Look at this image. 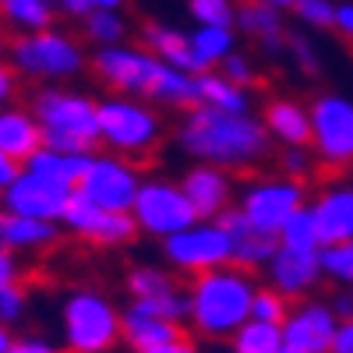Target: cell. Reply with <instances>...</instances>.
<instances>
[{"mask_svg":"<svg viewBox=\"0 0 353 353\" xmlns=\"http://www.w3.org/2000/svg\"><path fill=\"white\" fill-rule=\"evenodd\" d=\"M88 163V152H64V149H50V145H39V149L28 156L21 166L28 170H39L46 176H53V181H64L71 188H78V176Z\"/></svg>","mask_w":353,"mask_h":353,"instance_id":"30","label":"cell"},{"mask_svg":"<svg viewBox=\"0 0 353 353\" xmlns=\"http://www.w3.org/2000/svg\"><path fill=\"white\" fill-rule=\"evenodd\" d=\"M88 53L85 39L61 21L39 32H18L8 43V61L28 85H74L88 71Z\"/></svg>","mask_w":353,"mask_h":353,"instance_id":"4","label":"cell"},{"mask_svg":"<svg viewBox=\"0 0 353 353\" xmlns=\"http://www.w3.org/2000/svg\"><path fill=\"white\" fill-rule=\"evenodd\" d=\"M53 4H57V18L81 25V21H85V14L96 8V0H53Z\"/></svg>","mask_w":353,"mask_h":353,"instance_id":"44","label":"cell"},{"mask_svg":"<svg viewBox=\"0 0 353 353\" xmlns=\"http://www.w3.org/2000/svg\"><path fill=\"white\" fill-rule=\"evenodd\" d=\"M134 353H198V346L191 339H176V343H166V346H152V350H134Z\"/></svg>","mask_w":353,"mask_h":353,"instance_id":"48","label":"cell"},{"mask_svg":"<svg viewBox=\"0 0 353 353\" xmlns=\"http://www.w3.org/2000/svg\"><path fill=\"white\" fill-rule=\"evenodd\" d=\"M336 325H339V314L332 311V304L304 297L283 318V343L297 350H311V353H329Z\"/></svg>","mask_w":353,"mask_h":353,"instance_id":"17","label":"cell"},{"mask_svg":"<svg viewBox=\"0 0 353 353\" xmlns=\"http://www.w3.org/2000/svg\"><path fill=\"white\" fill-rule=\"evenodd\" d=\"M332 311H336L339 318H350V314H353V290H346V293H336Z\"/></svg>","mask_w":353,"mask_h":353,"instance_id":"50","label":"cell"},{"mask_svg":"<svg viewBox=\"0 0 353 353\" xmlns=\"http://www.w3.org/2000/svg\"><path fill=\"white\" fill-rule=\"evenodd\" d=\"M159 244H163L166 265L173 272L188 276V279L233 261V241H230V233L219 219H194L191 226L170 233Z\"/></svg>","mask_w":353,"mask_h":353,"instance_id":"11","label":"cell"},{"mask_svg":"<svg viewBox=\"0 0 353 353\" xmlns=\"http://www.w3.org/2000/svg\"><path fill=\"white\" fill-rule=\"evenodd\" d=\"M265 4H272V8H279V11H293V4H297V0H265Z\"/></svg>","mask_w":353,"mask_h":353,"instance_id":"53","label":"cell"},{"mask_svg":"<svg viewBox=\"0 0 353 353\" xmlns=\"http://www.w3.org/2000/svg\"><path fill=\"white\" fill-rule=\"evenodd\" d=\"M226 343H230V353H279L283 350V325L248 318Z\"/></svg>","mask_w":353,"mask_h":353,"instance_id":"32","label":"cell"},{"mask_svg":"<svg viewBox=\"0 0 353 353\" xmlns=\"http://www.w3.org/2000/svg\"><path fill=\"white\" fill-rule=\"evenodd\" d=\"M88 74H92L106 92H124V96H141L156 103L159 110L184 113L201 103L198 74L173 68L141 43H113V46H92L88 53Z\"/></svg>","mask_w":353,"mask_h":353,"instance_id":"2","label":"cell"},{"mask_svg":"<svg viewBox=\"0 0 353 353\" xmlns=\"http://www.w3.org/2000/svg\"><path fill=\"white\" fill-rule=\"evenodd\" d=\"M258 117H261L265 131H269V138L279 149H286V145H311V110H307V103L276 92L261 103Z\"/></svg>","mask_w":353,"mask_h":353,"instance_id":"20","label":"cell"},{"mask_svg":"<svg viewBox=\"0 0 353 353\" xmlns=\"http://www.w3.org/2000/svg\"><path fill=\"white\" fill-rule=\"evenodd\" d=\"M61 223H50V219H32V216H18L0 209V244L11 248L18 258L21 254H43L50 248H57L61 241Z\"/></svg>","mask_w":353,"mask_h":353,"instance_id":"22","label":"cell"},{"mask_svg":"<svg viewBox=\"0 0 353 353\" xmlns=\"http://www.w3.org/2000/svg\"><path fill=\"white\" fill-rule=\"evenodd\" d=\"M181 286L173 276L170 265H156V261H134L131 269L124 272V290L131 301H149V297H159V293Z\"/></svg>","mask_w":353,"mask_h":353,"instance_id":"31","label":"cell"},{"mask_svg":"<svg viewBox=\"0 0 353 353\" xmlns=\"http://www.w3.org/2000/svg\"><path fill=\"white\" fill-rule=\"evenodd\" d=\"M241 0H188V14L194 25H233Z\"/></svg>","mask_w":353,"mask_h":353,"instance_id":"35","label":"cell"},{"mask_svg":"<svg viewBox=\"0 0 353 353\" xmlns=\"http://www.w3.org/2000/svg\"><path fill=\"white\" fill-rule=\"evenodd\" d=\"M71 194H74L71 184L53 181V176H46L39 170L18 166L14 181L0 191V209L18 212V216H32V219L61 223V212H64V205H68Z\"/></svg>","mask_w":353,"mask_h":353,"instance_id":"14","label":"cell"},{"mask_svg":"<svg viewBox=\"0 0 353 353\" xmlns=\"http://www.w3.org/2000/svg\"><path fill=\"white\" fill-rule=\"evenodd\" d=\"M188 36H191V50H194V61L201 71L219 68L241 46V32L233 25H194L188 28Z\"/></svg>","mask_w":353,"mask_h":353,"instance_id":"26","label":"cell"},{"mask_svg":"<svg viewBox=\"0 0 353 353\" xmlns=\"http://www.w3.org/2000/svg\"><path fill=\"white\" fill-rule=\"evenodd\" d=\"M131 36V21L121 8H92L81 21V39L88 46H113Z\"/></svg>","mask_w":353,"mask_h":353,"instance_id":"29","label":"cell"},{"mask_svg":"<svg viewBox=\"0 0 353 353\" xmlns=\"http://www.w3.org/2000/svg\"><path fill=\"white\" fill-rule=\"evenodd\" d=\"M99 149L121 152L131 159H149L166 141V110L141 96L106 92L99 99Z\"/></svg>","mask_w":353,"mask_h":353,"instance_id":"6","label":"cell"},{"mask_svg":"<svg viewBox=\"0 0 353 353\" xmlns=\"http://www.w3.org/2000/svg\"><path fill=\"white\" fill-rule=\"evenodd\" d=\"M181 188L191 198L198 219H219L226 209L237 205V173L212 166V163H188L181 173Z\"/></svg>","mask_w":353,"mask_h":353,"instance_id":"15","label":"cell"},{"mask_svg":"<svg viewBox=\"0 0 353 353\" xmlns=\"http://www.w3.org/2000/svg\"><path fill=\"white\" fill-rule=\"evenodd\" d=\"M279 353H311V350H297V346H286V343H283V350H279Z\"/></svg>","mask_w":353,"mask_h":353,"instance_id":"55","label":"cell"},{"mask_svg":"<svg viewBox=\"0 0 353 353\" xmlns=\"http://www.w3.org/2000/svg\"><path fill=\"white\" fill-rule=\"evenodd\" d=\"M43 145L64 152H92L99 149V99L74 85H36L28 96Z\"/></svg>","mask_w":353,"mask_h":353,"instance_id":"5","label":"cell"},{"mask_svg":"<svg viewBox=\"0 0 353 353\" xmlns=\"http://www.w3.org/2000/svg\"><path fill=\"white\" fill-rule=\"evenodd\" d=\"M254 272L241 265H219V269L198 272L188 283V321L184 325L209 343H223L251 318L254 301Z\"/></svg>","mask_w":353,"mask_h":353,"instance_id":"3","label":"cell"},{"mask_svg":"<svg viewBox=\"0 0 353 353\" xmlns=\"http://www.w3.org/2000/svg\"><path fill=\"white\" fill-rule=\"evenodd\" d=\"M332 32H339L346 43H353V0H336V18Z\"/></svg>","mask_w":353,"mask_h":353,"instance_id":"46","label":"cell"},{"mask_svg":"<svg viewBox=\"0 0 353 353\" xmlns=\"http://www.w3.org/2000/svg\"><path fill=\"white\" fill-rule=\"evenodd\" d=\"M121 311L110 293L78 286L61 301V346L68 353H113L121 346Z\"/></svg>","mask_w":353,"mask_h":353,"instance_id":"7","label":"cell"},{"mask_svg":"<svg viewBox=\"0 0 353 353\" xmlns=\"http://www.w3.org/2000/svg\"><path fill=\"white\" fill-rule=\"evenodd\" d=\"M311 216L321 233V248L353 237V181H329L311 194Z\"/></svg>","mask_w":353,"mask_h":353,"instance_id":"19","label":"cell"},{"mask_svg":"<svg viewBox=\"0 0 353 353\" xmlns=\"http://www.w3.org/2000/svg\"><path fill=\"white\" fill-rule=\"evenodd\" d=\"M43 145L39 121L28 103H4L0 106V152H8L14 163H25Z\"/></svg>","mask_w":353,"mask_h":353,"instance_id":"24","label":"cell"},{"mask_svg":"<svg viewBox=\"0 0 353 353\" xmlns=\"http://www.w3.org/2000/svg\"><path fill=\"white\" fill-rule=\"evenodd\" d=\"M57 21L53 0H0V25L8 36L18 32H39V28Z\"/></svg>","mask_w":353,"mask_h":353,"instance_id":"28","label":"cell"},{"mask_svg":"<svg viewBox=\"0 0 353 353\" xmlns=\"http://www.w3.org/2000/svg\"><path fill=\"white\" fill-rule=\"evenodd\" d=\"M4 353H68V350L46 336H14Z\"/></svg>","mask_w":353,"mask_h":353,"instance_id":"42","label":"cell"},{"mask_svg":"<svg viewBox=\"0 0 353 353\" xmlns=\"http://www.w3.org/2000/svg\"><path fill=\"white\" fill-rule=\"evenodd\" d=\"M265 283L279 290L286 301H304L321 286L325 272H321L318 251H293V248H276V254L265 265Z\"/></svg>","mask_w":353,"mask_h":353,"instance_id":"16","label":"cell"},{"mask_svg":"<svg viewBox=\"0 0 353 353\" xmlns=\"http://www.w3.org/2000/svg\"><path fill=\"white\" fill-rule=\"evenodd\" d=\"M131 219L141 237L166 241L170 233L191 226L198 219V212L181 188V176H159V173L149 176L145 173V181L131 201Z\"/></svg>","mask_w":353,"mask_h":353,"instance_id":"8","label":"cell"},{"mask_svg":"<svg viewBox=\"0 0 353 353\" xmlns=\"http://www.w3.org/2000/svg\"><path fill=\"white\" fill-rule=\"evenodd\" d=\"M311 110V152L321 166H353V99L343 92H321Z\"/></svg>","mask_w":353,"mask_h":353,"instance_id":"12","label":"cell"},{"mask_svg":"<svg viewBox=\"0 0 353 353\" xmlns=\"http://www.w3.org/2000/svg\"><path fill=\"white\" fill-rule=\"evenodd\" d=\"M8 43H11V36L0 32V61H8Z\"/></svg>","mask_w":353,"mask_h":353,"instance_id":"54","label":"cell"},{"mask_svg":"<svg viewBox=\"0 0 353 353\" xmlns=\"http://www.w3.org/2000/svg\"><path fill=\"white\" fill-rule=\"evenodd\" d=\"M18 166H21V163H14V159H11L8 152H0V191H4V188H8L11 181H14Z\"/></svg>","mask_w":353,"mask_h":353,"instance_id":"49","label":"cell"},{"mask_svg":"<svg viewBox=\"0 0 353 353\" xmlns=\"http://www.w3.org/2000/svg\"><path fill=\"white\" fill-rule=\"evenodd\" d=\"M173 145L188 163H212L233 173L258 170L261 163L272 159L276 149L258 113H226L205 103L176 117Z\"/></svg>","mask_w":353,"mask_h":353,"instance_id":"1","label":"cell"},{"mask_svg":"<svg viewBox=\"0 0 353 353\" xmlns=\"http://www.w3.org/2000/svg\"><path fill=\"white\" fill-rule=\"evenodd\" d=\"M286 57L293 64H297V71L304 74H318L321 71V50L318 43L311 39V32H290L286 36Z\"/></svg>","mask_w":353,"mask_h":353,"instance_id":"36","label":"cell"},{"mask_svg":"<svg viewBox=\"0 0 353 353\" xmlns=\"http://www.w3.org/2000/svg\"><path fill=\"white\" fill-rule=\"evenodd\" d=\"M219 223L226 226L230 241H233V265L251 269V272H258V269H265V265H269V258H272L276 248H279V237H276V233L251 226L237 209H226V212L219 216Z\"/></svg>","mask_w":353,"mask_h":353,"instance_id":"21","label":"cell"},{"mask_svg":"<svg viewBox=\"0 0 353 353\" xmlns=\"http://www.w3.org/2000/svg\"><path fill=\"white\" fill-rule=\"evenodd\" d=\"M311 191L304 181L297 176H286V173H261V176H251L237 188V209L251 226L258 230H269V233H279L283 223L307 205Z\"/></svg>","mask_w":353,"mask_h":353,"instance_id":"9","label":"cell"},{"mask_svg":"<svg viewBox=\"0 0 353 353\" xmlns=\"http://www.w3.org/2000/svg\"><path fill=\"white\" fill-rule=\"evenodd\" d=\"M61 230L71 233L74 241H88L96 248H106V251H121V248H131L141 233L131 219V212H113V209H103L92 198H85L81 191H74L61 212Z\"/></svg>","mask_w":353,"mask_h":353,"instance_id":"13","label":"cell"},{"mask_svg":"<svg viewBox=\"0 0 353 353\" xmlns=\"http://www.w3.org/2000/svg\"><path fill=\"white\" fill-rule=\"evenodd\" d=\"M233 28L254 43V50L261 57H269V61H279V57H286V11L265 4V0H241L237 8V21H233Z\"/></svg>","mask_w":353,"mask_h":353,"instance_id":"18","label":"cell"},{"mask_svg":"<svg viewBox=\"0 0 353 353\" xmlns=\"http://www.w3.org/2000/svg\"><path fill=\"white\" fill-rule=\"evenodd\" d=\"M290 314V301L283 297L279 290H272L269 283L254 290V301H251V318L258 321H276V325H283V318Z\"/></svg>","mask_w":353,"mask_h":353,"instance_id":"37","label":"cell"},{"mask_svg":"<svg viewBox=\"0 0 353 353\" xmlns=\"http://www.w3.org/2000/svg\"><path fill=\"white\" fill-rule=\"evenodd\" d=\"M28 314V293L21 283H8L0 286V321L4 325H18V321Z\"/></svg>","mask_w":353,"mask_h":353,"instance_id":"41","label":"cell"},{"mask_svg":"<svg viewBox=\"0 0 353 353\" xmlns=\"http://www.w3.org/2000/svg\"><path fill=\"white\" fill-rule=\"evenodd\" d=\"M11 339H14V332H11V325H4V321H0V353H4V350L11 346Z\"/></svg>","mask_w":353,"mask_h":353,"instance_id":"51","label":"cell"},{"mask_svg":"<svg viewBox=\"0 0 353 353\" xmlns=\"http://www.w3.org/2000/svg\"><path fill=\"white\" fill-rule=\"evenodd\" d=\"M8 283H21V258L0 244V286H8Z\"/></svg>","mask_w":353,"mask_h":353,"instance_id":"45","label":"cell"},{"mask_svg":"<svg viewBox=\"0 0 353 353\" xmlns=\"http://www.w3.org/2000/svg\"><path fill=\"white\" fill-rule=\"evenodd\" d=\"M219 71L226 74V78H233V81H237V85H258V78H261V64H258V57L254 53H248V50H233L230 57H226V61L219 64Z\"/></svg>","mask_w":353,"mask_h":353,"instance_id":"38","label":"cell"},{"mask_svg":"<svg viewBox=\"0 0 353 353\" xmlns=\"http://www.w3.org/2000/svg\"><path fill=\"white\" fill-rule=\"evenodd\" d=\"M138 43H141L145 50H152L159 61L201 74V68H198V61H194V50H191L188 28L173 25V21H163V18H152V21L141 25V39H138Z\"/></svg>","mask_w":353,"mask_h":353,"instance_id":"25","label":"cell"},{"mask_svg":"<svg viewBox=\"0 0 353 353\" xmlns=\"http://www.w3.org/2000/svg\"><path fill=\"white\" fill-rule=\"evenodd\" d=\"M279 237V248H293V251H321V233H318V223L311 216V205H301L293 212L283 230L276 233Z\"/></svg>","mask_w":353,"mask_h":353,"instance_id":"33","label":"cell"},{"mask_svg":"<svg viewBox=\"0 0 353 353\" xmlns=\"http://www.w3.org/2000/svg\"><path fill=\"white\" fill-rule=\"evenodd\" d=\"M329 353H353V314L350 318H339L336 336L329 343Z\"/></svg>","mask_w":353,"mask_h":353,"instance_id":"47","label":"cell"},{"mask_svg":"<svg viewBox=\"0 0 353 353\" xmlns=\"http://www.w3.org/2000/svg\"><path fill=\"white\" fill-rule=\"evenodd\" d=\"M128 4H131V0H96V8H121V11H124Z\"/></svg>","mask_w":353,"mask_h":353,"instance_id":"52","label":"cell"},{"mask_svg":"<svg viewBox=\"0 0 353 353\" xmlns=\"http://www.w3.org/2000/svg\"><path fill=\"white\" fill-rule=\"evenodd\" d=\"M18 92H21L18 71L11 68V61H0V106H4V103H14Z\"/></svg>","mask_w":353,"mask_h":353,"instance_id":"43","label":"cell"},{"mask_svg":"<svg viewBox=\"0 0 353 353\" xmlns=\"http://www.w3.org/2000/svg\"><path fill=\"white\" fill-rule=\"evenodd\" d=\"M226 353H230V350H226Z\"/></svg>","mask_w":353,"mask_h":353,"instance_id":"56","label":"cell"},{"mask_svg":"<svg viewBox=\"0 0 353 353\" xmlns=\"http://www.w3.org/2000/svg\"><path fill=\"white\" fill-rule=\"evenodd\" d=\"M314 166H318V159L311 152V145H286L279 152V173H286V176L304 181L307 173H314Z\"/></svg>","mask_w":353,"mask_h":353,"instance_id":"40","label":"cell"},{"mask_svg":"<svg viewBox=\"0 0 353 353\" xmlns=\"http://www.w3.org/2000/svg\"><path fill=\"white\" fill-rule=\"evenodd\" d=\"M293 14H297V21L304 28L325 32V28H332V18H336V0H297Z\"/></svg>","mask_w":353,"mask_h":353,"instance_id":"39","label":"cell"},{"mask_svg":"<svg viewBox=\"0 0 353 353\" xmlns=\"http://www.w3.org/2000/svg\"><path fill=\"white\" fill-rule=\"evenodd\" d=\"M318 258H321V272H325V279L339 283L343 290H353V237L339 241V244H325L318 251Z\"/></svg>","mask_w":353,"mask_h":353,"instance_id":"34","label":"cell"},{"mask_svg":"<svg viewBox=\"0 0 353 353\" xmlns=\"http://www.w3.org/2000/svg\"><path fill=\"white\" fill-rule=\"evenodd\" d=\"M176 339H184V325H181V321L149 314V311H141L138 304H128L121 311V346H128L131 353L134 350L166 346V343H176Z\"/></svg>","mask_w":353,"mask_h":353,"instance_id":"23","label":"cell"},{"mask_svg":"<svg viewBox=\"0 0 353 353\" xmlns=\"http://www.w3.org/2000/svg\"><path fill=\"white\" fill-rule=\"evenodd\" d=\"M141 181H145V170H141L138 159L110 152V149H92L74 191L92 198L96 205H103V209L131 212V201H134Z\"/></svg>","mask_w":353,"mask_h":353,"instance_id":"10","label":"cell"},{"mask_svg":"<svg viewBox=\"0 0 353 353\" xmlns=\"http://www.w3.org/2000/svg\"><path fill=\"white\" fill-rule=\"evenodd\" d=\"M198 88H201V103L212 110H226V113H248L254 106V96L248 85H237L233 78H226L219 68L201 71L198 74Z\"/></svg>","mask_w":353,"mask_h":353,"instance_id":"27","label":"cell"}]
</instances>
